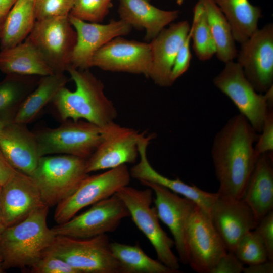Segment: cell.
<instances>
[{"label": "cell", "instance_id": "42", "mask_svg": "<svg viewBox=\"0 0 273 273\" xmlns=\"http://www.w3.org/2000/svg\"><path fill=\"white\" fill-rule=\"evenodd\" d=\"M244 273H272L273 260L268 259L264 262L248 265L244 267Z\"/></svg>", "mask_w": 273, "mask_h": 273}, {"label": "cell", "instance_id": "9", "mask_svg": "<svg viewBox=\"0 0 273 273\" xmlns=\"http://www.w3.org/2000/svg\"><path fill=\"white\" fill-rule=\"evenodd\" d=\"M26 39L36 49L54 73H64L71 66L77 34L68 15L36 20Z\"/></svg>", "mask_w": 273, "mask_h": 273}, {"label": "cell", "instance_id": "10", "mask_svg": "<svg viewBox=\"0 0 273 273\" xmlns=\"http://www.w3.org/2000/svg\"><path fill=\"white\" fill-rule=\"evenodd\" d=\"M131 177L126 164L88 175L72 194L56 205L54 220L58 224L66 222L82 209L111 197L128 186Z\"/></svg>", "mask_w": 273, "mask_h": 273}, {"label": "cell", "instance_id": "5", "mask_svg": "<svg viewBox=\"0 0 273 273\" xmlns=\"http://www.w3.org/2000/svg\"><path fill=\"white\" fill-rule=\"evenodd\" d=\"M106 234L80 239L56 235L46 250L57 256L79 273H122Z\"/></svg>", "mask_w": 273, "mask_h": 273}, {"label": "cell", "instance_id": "38", "mask_svg": "<svg viewBox=\"0 0 273 273\" xmlns=\"http://www.w3.org/2000/svg\"><path fill=\"white\" fill-rule=\"evenodd\" d=\"M255 149L258 155L273 152V107L268 111Z\"/></svg>", "mask_w": 273, "mask_h": 273}, {"label": "cell", "instance_id": "44", "mask_svg": "<svg viewBox=\"0 0 273 273\" xmlns=\"http://www.w3.org/2000/svg\"><path fill=\"white\" fill-rule=\"evenodd\" d=\"M1 187H0V193H1ZM6 228L3 219L1 205H0V235L3 233L5 229Z\"/></svg>", "mask_w": 273, "mask_h": 273}, {"label": "cell", "instance_id": "40", "mask_svg": "<svg viewBox=\"0 0 273 273\" xmlns=\"http://www.w3.org/2000/svg\"><path fill=\"white\" fill-rule=\"evenodd\" d=\"M244 267V264L234 252L227 251L219 259L210 273H241Z\"/></svg>", "mask_w": 273, "mask_h": 273}, {"label": "cell", "instance_id": "47", "mask_svg": "<svg viewBox=\"0 0 273 273\" xmlns=\"http://www.w3.org/2000/svg\"><path fill=\"white\" fill-rule=\"evenodd\" d=\"M31 1H34L35 0H31Z\"/></svg>", "mask_w": 273, "mask_h": 273}, {"label": "cell", "instance_id": "1", "mask_svg": "<svg viewBox=\"0 0 273 273\" xmlns=\"http://www.w3.org/2000/svg\"><path fill=\"white\" fill-rule=\"evenodd\" d=\"M258 135L240 113L231 117L216 134L211 152L219 197L241 199L259 155L255 149Z\"/></svg>", "mask_w": 273, "mask_h": 273}, {"label": "cell", "instance_id": "11", "mask_svg": "<svg viewBox=\"0 0 273 273\" xmlns=\"http://www.w3.org/2000/svg\"><path fill=\"white\" fill-rule=\"evenodd\" d=\"M82 213L52 228L56 235L85 239L112 232L130 216L123 200L116 194L92 205Z\"/></svg>", "mask_w": 273, "mask_h": 273}, {"label": "cell", "instance_id": "32", "mask_svg": "<svg viewBox=\"0 0 273 273\" xmlns=\"http://www.w3.org/2000/svg\"><path fill=\"white\" fill-rule=\"evenodd\" d=\"M192 26L193 49L201 61L210 59L216 54V47L211 33L204 6L200 1L195 6Z\"/></svg>", "mask_w": 273, "mask_h": 273}, {"label": "cell", "instance_id": "7", "mask_svg": "<svg viewBox=\"0 0 273 273\" xmlns=\"http://www.w3.org/2000/svg\"><path fill=\"white\" fill-rule=\"evenodd\" d=\"M213 82L259 133L269 109L273 107V86L264 94L258 93L246 78L240 65L233 61L225 63Z\"/></svg>", "mask_w": 273, "mask_h": 273}, {"label": "cell", "instance_id": "41", "mask_svg": "<svg viewBox=\"0 0 273 273\" xmlns=\"http://www.w3.org/2000/svg\"><path fill=\"white\" fill-rule=\"evenodd\" d=\"M16 171L0 149V187L7 183Z\"/></svg>", "mask_w": 273, "mask_h": 273}, {"label": "cell", "instance_id": "27", "mask_svg": "<svg viewBox=\"0 0 273 273\" xmlns=\"http://www.w3.org/2000/svg\"><path fill=\"white\" fill-rule=\"evenodd\" d=\"M40 76L8 74L0 82V118L14 122L21 106L38 84Z\"/></svg>", "mask_w": 273, "mask_h": 273}, {"label": "cell", "instance_id": "37", "mask_svg": "<svg viewBox=\"0 0 273 273\" xmlns=\"http://www.w3.org/2000/svg\"><path fill=\"white\" fill-rule=\"evenodd\" d=\"M192 32L193 27L191 25L189 32L177 53L172 67L171 80L173 84L187 71L190 66L192 58L190 46Z\"/></svg>", "mask_w": 273, "mask_h": 273}, {"label": "cell", "instance_id": "8", "mask_svg": "<svg viewBox=\"0 0 273 273\" xmlns=\"http://www.w3.org/2000/svg\"><path fill=\"white\" fill-rule=\"evenodd\" d=\"M34 133L40 157L66 154L86 160L101 140L100 127L82 120L68 119L56 128H43Z\"/></svg>", "mask_w": 273, "mask_h": 273}, {"label": "cell", "instance_id": "24", "mask_svg": "<svg viewBox=\"0 0 273 273\" xmlns=\"http://www.w3.org/2000/svg\"><path fill=\"white\" fill-rule=\"evenodd\" d=\"M120 19L131 27L144 29L146 39L152 40L178 16L177 10L159 9L147 0H119Z\"/></svg>", "mask_w": 273, "mask_h": 273}, {"label": "cell", "instance_id": "33", "mask_svg": "<svg viewBox=\"0 0 273 273\" xmlns=\"http://www.w3.org/2000/svg\"><path fill=\"white\" fill-rule=\"evenodd\" d=\"M233 252L244 264H256L269 259L264 244L255 229L241 239Z\"/></svg>", "mask_w": 273, "mask_h": 273}, {"label": "cell", "instance_id": "15", "mask_svg": "<svg viewBox=\"0 0 273 273\" xmlns=\"http://www.w3.org/2000/svg\"><path fill=\"white\" fill-rule=\"evenodd\" d=\"M152 62L150 43L116 37L93 56L90 67L103 70L141 74L147 77Z\"/></svg>", "mask_w": 273, "mask_h": 273}, {"label": "cell", "instance_id": "34", "mask_svg": "<svg viewBox=\"0 0 273 273\" xmlns=\"http://www.w3.org/2000/svg\"><path fill=\"white\" fill-rule=\"evenodd\" d=\"M112 0H75L69 15L81 20L99 23L108 13Z\"/></svg>", "mask_w": 273, "mask_h": 273}, {"label": "cell", "instance_id": "29", "mask_svg": "<svg viewBox=\"0 0 273 273\" xmlns=\"http://www.w3.org/2000/svg\"><path fill=\"white\" fill-rule=\"evenodd\" d=\"M228 20L235 41L242 43L257 29L261 17L259 7L248 0H213Z\"/></svg>", "mask_w": 273, "mask_h": 273}, {"label": "cell", "instance_id": "28", "mask_svg": "<svg viewBox=\"0 0 273 273\" xmlns=\"http://www.w3.org/2000/svg\"><path fill=\"white\" fill-rule=\"evenodd\" d=\"M36 17L34 1L17 0L4 21L0 34L1 50L14 47L24 41L31 32Z\"/></svg>", "mask_w": 273, "mask_h": 273}, {"label": "cell", "instance_id": "13", "mask_svg": "<svg viewBox=\"0 0 273 273\" xmlns=\"http://www.w3.org/2000/svg\"><path fill=\"white\" fill-rule=\"evenodd\" d=\"M101 140L86 160L88 173L134 163L139 157L138 143L145 134L112 121L100 127Z\"/></svg>", "mask_w": 273, "mask_h": 273}, {"label": "cell", "instance_id": "26", "mask_svg": "<svg viewBox=\"0 0 273 273\" xmlns=\"http://www.w3.org/2000/svg\"><path fill=\"white\" fill-rule=\"evenodd\" d=\"M69 80L64 73H54L40 77L36 87L21 106L14 122L27 125L33 121Z\"/></svg>", "mask_w": 273, "mask_h": 273}, {"label": "cell", "instance_id": "19", "mask_svg": "<svg viewBox=\"0 0 273 273\" xmlns=\"http://www.w3.org/2000/svg\"><path fill=\"white\" fill-rule=\"evenodd\" d=\"M0 205L6 228L14 225L46 205L32 178L16 170L1 187Z\"/></svg>", "mask_w": 273, "mask_h": 273}, {"label": "cell", "instance_id": "39", "mask_svg": "<svg viewBox=\"0 0 273 273\" xmlns=\"http://www.w3.org/2000/svg\"><path fill=\"white\" fill-rule=\"evenodd\" d=\"M255 229L264 244L268 259L273 260V210L260 220Z\"/></svg>", "mask_w": 273, "mask_h": 273}, {"label": "cell", "instance_id": "12", "mask_svg": "<svg viewBox=\"0 0 273 273\" xmlns=\"http://www.w3.org/2000/svg\"><path fill=\"white\" fill-rule=\"evenodd\" d=\"M185 240L188 264L198 273H210L228 251L209 214L198 205L187 224Z\"/></svg>", "mask_w": 273, "mask_h": 273}, {"label": "cell", "instance_id": "4", "mask_svg": "<svg viewBox=\"0 0 273 273\" xmlns=\"http://www.w3.org/2000/svg\"><path fill=\"white\" fill-rule=\"evenodd\" d=\"M86 159L60 154L40 158L30 176L37 187L43 203L57 205L72 194L89 175Z\"/></svg>", "mask_w": 273, "mask_h": 273}, {"label": "cell", "instance_id": "43", "mask_svg": "<svg viewBox=\"0 0 273 273\" xmlns=\"http://www.w3.org/2000/svg\"><path fill=\"white\" fill-rule=\"evenodd\" d=\"M17 0H0V34L5 19Z\"/></svg>", "mask_w": 273, "mask_h": 273}, {"label": "cell", "instance_id": "35", "mask_svg": "<svg viewBox=\"0 0 273 273\" xmlns=\"http://www.w3.org/2000/svg\"><path fill=\"white\" fill-rule=\"evenodd\" d=\"M75 0H35L36 20L68 16Z\"/></svg>", "mask_w": 273, "mask_h": 273}, {"label": "cell", "instance_id": "18", "mask_svg": "<svg viewBox=\"0 0 273 273\" xmlns=\"http://www.w3.org/2000/svg\"><path fill=\"white\" fill-rule=\"evenodd\" d=\"M210 216L228 251L233 252L241 239L258 224L253 212L242 199L218 197Z\"/></svg>", "mask_w": 273, "mask_h": 273}, {"label": "cell", "instance_id": "22", "mask_svg": "<svg viewBox=\"0 0 273 273\" xmlns=\"http://www.w3.org/2000/svg\"><path fill=\"white\" fill-rule=\"evenodd\" d=\"M0 149L16 170L31 176L41 157L35 135L27 125L12 122L0 131Z\"/></svg>", "mask_w": 273, "mask_h": 273}, {"label": "cell", "instance_id": "3", "mask_svg": "<svg viewBox=\"0 0 273 273\" xmlns=\"http://www.w3.org/2000/svg\"><path fill=\"white\" fill-rule=\"evenodd\" d=\"M49 207L44 205L0 235V256L4 269L30 267L41 256L56 235L47 225Z\"/></svg>", "mask_w": 273, "mask_h": 273}, {"label": "cell", "instance_id": "21", "mask_svg": "<svg viewBox=\"0 0 273 273\" xmlns=\"http://www.w3.org/2000/svg\"><path fill=\"white\" fill-rule=\"evenodd\" d=\"M153 135H144L138 143L139 162L130 170L131 176L139 181H145L161 185L174 193L193 201L210 214L211 209L217 199V193L201 190L194 185H189L180 179H171L157 172L150 164L147 156V149Z\"/></svg>", "mask_w": 273, "mask_h": 273}, {"label": "cell", "instance_id": "23", "mask_svg": "<svg viewBox=\"0 0 273 273\" xmlns=\"http://www.w3.org/2000/svg\"><path fill=\"white\" fill-rule=\"evenodd\" d=\"M241 199L258 221L273 210V153L260 154Z\"/></svg>", "mask_w": 273, "mask_h": 273}, {"label": "cell", "instance_id": "46", "mask_svg": "<svg viewBox=\"0 0 273 273\" xmlns=\"http://www.w3.org/2000/svg\"><path fill=\"white\" fill-rule=\"evenodd\" d=\"M5 125V124L4 123V122H3V121L0 118V131Z\"/></svg>", "mask_w": 273, "mask_h": 273}, {"label": "cell", "instance_id": "30", "mask_svg": "<svg viewBox=\"0 0 273 273\" xmlns=\"http://www.w3.org/2000/svg\"><path fill=\"white\" fill-rule=\"evenodd\" d=\"M202 3L207 23L213 37L217 58L225 63L237 57L231 26L226 17L213 0H199Z\"/></svg>", "mask_w": 273, "mask_h": 273}, {"label": "cell", "instance_id": "14", "mask_svg": "<svg viewBox=\"0 0 273 273\" xmlns=\"http://www.w3.org/2000/svg\"><path fill=\"white\" fill-rule=\"evenodd\" d=\"M237 63L255 90L265 93L273 86V25L257 29L241 43Z\"/></svg>", "mask_w": 273, "mask_h": 273}, {"label": "cell", "instance_id": "36", "mask_svg": "<svg viewBox=\"0 0 273 273\" xmlns=\"http://www.w3.org/2000/svg\"><path fill=\"white\" fill-rule=\"evenodd\" d=\"M29 268L32 273H79L65 260L46 251Z\"/></svg>", "mask_w": 273, "mask_h": 273}, {"label": "cell", "instance_id": "2", "mask_svg": "<svg viewBox=\"0 0 273 273\" xmlns=\"http://www.w3.org/2000/svg\"><path fill=\"white\" fill-rule=\"evenodd\" d=\"M67 71L75 83V90L62 87L51 103L61 122L83 119L101 127L114 121L118 112L105 95L102 82L88 69L70 66Z\"/></svg>", "mask_w": 273, "mask_h": 273}, {"label": "cell", "instance_id": "16", "mask_svg": "<svg viewBox=\"0 0 273 273\" xmlns=\"http://www.w3.org/2000/svg\"><path fill=\"white\" fill-rule=\"evenodd\" d=\"M154 192L155 208L159 219L169 229L173 237L179 260L188 264L185 234L187 224L196 206L193 201L180 197L168 189L157 184L140 181Z\"/></svg>", "mask_w": 273, "mask_h": 273}, {"label": "cell", "instance_id": "6", "mask_svg": "<svg viewBox=\"0 0 273 273\" xmlns=\"http://www.w3.org/2000/svg\"><path fill=\"white\" fill-rule=\"evenodd\" d=\"M152 193L149 187L139 190L128 185L120 189L116 194L125 204L136 226L151 243L158 260L180 272L179 259L172 251L174 241L162 229L156 208L151 207Z\"/></svg>", "mask_w": 273, "mask_h": 273}, {"label": "cell", "instance_id": "31", "mask_svg": "<svg viewBox=\"0 0 273 273\" xmlns=\"http://www.w3.org/2000/svg\"><path fill=\"white\" fill-rule=\"evenodd\" d=\"M110 248L120 263L122 273H178L148 256L139 243L130 245L116 242L110 243Z\"/></svg>", "mask_w": 273, "mask_h": 273}, {"label": "cell", "instance_id": "25", "mask_svg": "<svg viewBox=\"0 0 273 273\" xmlns=\"http://www.w3.org/2000/svg\"><path fill=\"white\" fill-rule=\"evenodd\" d=\"M0 70L8 74L44 76L54 73L36 49L26 39L0 52Z\"/></svg>", "mask_w": 273, "mask_h": 273}, {"label": "cell", "instance_id": "45", "mask_svg": "<svg viewBox=\"0 0 273 273\" xmlns=\"http://www.w3.org/2000/svg\"><path fill=\"white\" fill-rule=\"evenodd\" d=\"M4 269H5L3 267L2 259L0 256V273L4 272Z\"/></svg>", "mask_w": 273, "mask_h": 273}, {"label": "cell", "instance_id": "17", "mask_svg": "<svg viewBox=\"0 0 273 273\" xmlns=\"http://www.w3.org/2000/svg\"><path fill=\"white\" fill-rule=\"evenodd\" d=\"M68 18L77 34L71 66L81 70L90 67L92 59L100 48L116 37L128 34L132 27L121 19L102 24L85 22L69 14Z\"/></svg>", "mask_w": 273, "mask_h": 273}, {"label": "cell", "instance_id": "20", "mask_svg": "<svg viewBox=\"0 0 273 273\" xmlns=\"http://www.w3.org/2000/svg\"><path fill=\"white\" fill-rule=\"evenodd\" d=\"M190 28L187 21L172 24L150 43L152 62L147 77L157 85L169 87L173 84L171 80L172 67Z\"/></svg>", "mask_w": 273, "mask_h": 273}]
</instances>
